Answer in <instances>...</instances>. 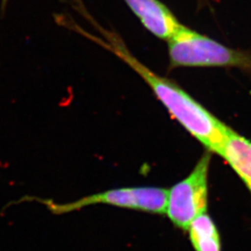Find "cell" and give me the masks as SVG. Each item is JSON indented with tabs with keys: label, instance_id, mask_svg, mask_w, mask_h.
Wrapping results in <instances>:
<instances>
[{
	"label": "cell",
	"instance_id": "cell-1",
	"mask_svg": "<svg viewBox=\"0 0 251 251\" xmlns=\"http://www.w3.org/2000/svg\"><path fill=\"white\" fill-rule=\"evenodd\" d=\"M95 26L102 38L90 34L85 35L90 36L96 43L127 64L149 86L174 119L203 144L207 151L219 154L231 127L225 125L177 83L153 72L140 62L116 32L109 31L99 25Z\"/></svg>",
	"mask_w": 251,
	"mask_h": 251
},
{
	"label": "cell",
	"instance_id": "cell-4",
	"mask_svg": "<svg viewBox=\"0 0 251 251\" xmlns=\"http://www.w3.org/2000/svg\"><path fill=\"white\" fill-rule=\"evenodd\" d=\"M211 153L205 152L188 176L169 190L165 214L181 230L187 231L194 219L207 210Z\"/></svg>",
	"mask_w": 251,
	"mask_h": 251
},
{
	"label": "cell",
	"instance_id": "cell-5",
	"mask_svg": "<svg viewBox=\"0 0 251 251\" xmlns=\"http://www.w3.org/2000/svg\"><path fill=\"white\" fill-rule=\"evenodd\" d=\"M126 6L153 36L169 40L181 24L159 0H124Z\"/></svg>",
	"mask_w": 251,
	"mask_h": 251
},
{
	"label": "cell",
	"instance_id": "cell-3",
	"mask_svg": "<svg viewBox=\"0 0 251 251\" xmlns=\"http://www.w3.org/2000/svg\"><path fill=\"white\" fill-rule=\"evenodd\" d=\"M169 189L159 187H127L108 190L80 198L70 203L58 204L51 199L24 197L22 201L43 204L54 215H63L91 205H109L152 214H165Z\"/></svg>",
	"mask_w": 251,
	"mask_h": 251
},
{
	"label": "cell",
	"instance_id": "cell-7",
	"mask_svg": "<svg viewBox=\"0 0 251 251\" xmlns=\"http://www.w3.org/2000/svg\"><path fill=\"white\" fill-rule=\"evenodd\" d=\"M187 232L195 251H222L220 233L215 223L206 212L194 219Z\"/></svg>",
	"mask_w": 251,
	"mask_h": 251
},
{
	"label": "cell",
	"instance_id": "cell-6",
	"mask_svg": "<svg viewBox=\"0 0 251 251\" xmlns=\"http://www.w3.org/2000/svg\"><path fill=\"white\" fill-rule=\"evenodd\" d=\"M219 155L230 165L251 194V141L230 128Z\"/></svg>",
	"mask_w": 251,
	"mask_h": 251
},
{
	"label": "cell",
	"instance_id": "cell-2",
	"mask_svg": "<svg viewBox=\"0 0 251 251\" xmlns=\"http://www.w3.org/2000/svg\"><path fill=\"white\" fill-rule=\"evenodd\" d=\"M170 67L235 68L251 75V52L229 48L181 25L168 40Z\"/></svg>",
	"mask_w": 251,
	"mask_h": 251
},
{
	"label": "cell",
	"instance_id": "cell-8",
	"mask_svg": "<svg viewBox=\"0 0 251 251\" xmlns=\"http://www.w3.org/2000/svg\"><path fill=\"white\" fill-rule=\"evenodd\" d=\"M8 2H9V0H1V9L3 11L6 9V6H7Z\"/></svg>",
	"mask_w": 251,
	"mask_h": 251
}]
</instances>
